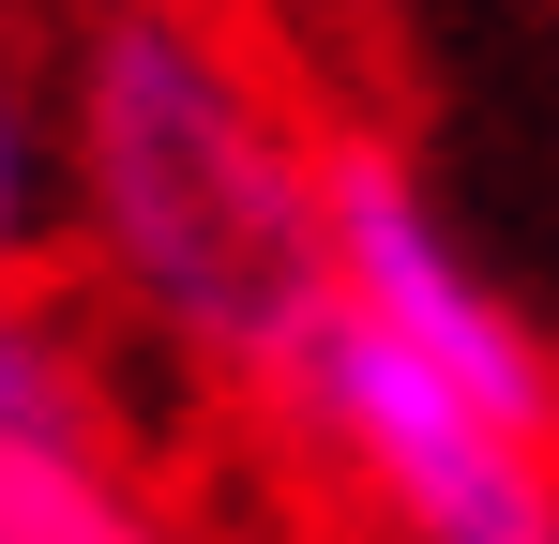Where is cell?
Masks as SVG:
<instances>
[{
    "mask_svg": "<svg viewBox=\"0 0 559 544\" xmlns=\"http://www.w3.org/2000/svg\"><path fill=\"white\" fill-rule=\"evenodd\" d=\"M258 424L318 484H348L393 544H559V424H514L454 378H424L408 348L348 333L333 303L258 393Z\"/></svg>",
    "mask_w": 559,
    "mask_h": 544,
    "instance_id": "2",
    "label": "cell"
},
{
    "mask_svg": "<svg viewBox=\"0 0 559 544\" xmlns=\"http://www.w3.org/2000/svg\"><path fill=\"white\" fill-rule=\"evenodd\" d=\"M61 243V181H46V91L0 61V272H31Z\"/></svg>",
    "mask_w": 559,
    "mask_h": 544,
    "instance_id": "5",
    "label": "cell"
},
{
    "mask_svg": "<svg viewBox=\"0 0 559 544\" xmlns=\"http://www.w3.org/2000/svg\"><path fill=\"white\" fill-rule=\"evenodd\" d=\"M0 544H182V515L121 453H0Z\"/></svg>",
    "mask_w": 559,
    "mask_h": 544,
    "instance_id": "4",
    "label": "cell"
},
{
    "mask_svg": "<svg viewBox=\"0 0 559 544\" xmlns=\"http://www.w3.org/2000/svg\"><path fill=\"white\" fill-rule=\"evenodd\" d=\"M106 439V378H92V333L0 272V453H92Z\"/></svg>",
    "mask_w": 559,
    "mask_h": 544,
    "instance_id": "3",
    "label": "cell"
},
{
    "mask_svg": "<svg viewBox=\"0 0 559 544\" xmlns=\"http://www.w3.org/2000/svg\"><path fill=\"white\" fill-rule=\"evenodd\" d=\"M318 121L227 46L197 0H92L76 76L46 106V181L61 243L152 348L212 393H273L287 348L318 333Z\"/></svg>",
    "mask_w": 559,
    "mask_h": 544,
    "instance_id": "1",
    "label": "cell"
}]
</instances>
